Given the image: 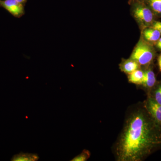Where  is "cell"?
<instances>
[{
	"label": "cell",
	"instance_id": "cell-13",
	"mask_svg": "<svg viewBox=\"0 0 161 161\" xmlns=\"http://www.w3.org/2000/svg\"><path fill=\"white\" fill-rule=\"evenodd\" d=\"M90 156H91V153L88 150L85 149L80 154L75 157L71 161H86L90 158Z\"/></svg>",
	"mask_w": 161,
	"mask_h": 161
},
{
	"label": "cell",
	"instance_id": "cell-4",
	"mask_svg": "<svg viewBox=\"0 0 161 161\" xmlns=\"http://www.w3.org/2000/svg\"><path fill=\"white\" fill-rule=\"evenodd\" d=\"M0 6L16 18H21L25 14L24 5L17 0H0Z\"/></svg>",
	"mask_w": 161,
	"mask_h": 161
},
{
	"label": "cell",
	"instance_id": "cell-1",
	"mask_svg": "<svg viewBox=\"0 0 161 161\" xmlns=\"http://www.w3.org/2000/svg\"><path fill=\"white\" fill-rule=\"evenodd\" d=\"M112 150L117 161H143L161 150V126L143 102L127 110L122 129Z\"/></svg>",
	"mask_w": 161,
	"mask_h": 161
},
{
	"label": "cell",
	"instance_id": "cell-12",
	"mask_svg": "<svg viewBox=\"0 0 161 161\" xmlns=\"http://www.w3.org/2000/svg\"><path fill=\"white\" fill-rule=\"evenodd\" d=\"M147 95H149L157 103L161 105V80H157L155 85Z\"/></svg>",
	"mask_w": 161,
	"mask_h": 161
},
{
	"label": "cell",
	"instance_id": "cell-11",
	"mask_svg": "<svg viewBox=\"0 0 161 161\" xmlns=\"http://www.w3.org/2000/svg\"><path fill=\"white\" fill-rule=\"evenodd\" d=\"M39 156L35 153H24L20 152L19 154L14 155L11 159L12 161H36L38 160Z\"/></svg>",
	"mask_w": 161,
	"mask_h": 161
},
{
	"label": "cell",
	"instance_id": "cell-16",
	"mask_svg": "<svg viewBox=\"0 0 161 161\" xmlns=\"http://www.w3.org/2000/svg\"><path fill=\"white\" fill-rule=\"evenodd\" d=\"M157 60L159 69L160 71L161 72V53L158 57Z\"/></svg>",
	"mask_w": 161,
	"mask_h": 161
},
{
	"label": "cell",
	"instance_id": "cell-14",
	"mask_svg": "<svg viewBox=\"0 0 161 161\" xmlns=\"http://www.w3.org/2000/svg\"><path fill=\"white\" fill-rule=\"evenodd\" d=\"M151 27H153L154 29L157 30L160 33L161 35V21H157L156 20L153 23Z\"/></svg>",
	"mask_w": 161,
	"mask_h": 161
},
{
	"label": "cell",
	"instance_id": "cell-9",
	"mask_svg": "<svg viewBox=\"0 0 161 161\" xmlns=\"http://www.w3.org/2000/svg\"><path fill=\"white\" fill-rule=\"evenodd\" d=\"M144 77V70L142 68L136 70L128 75L129 82L139 86H141Z\"/></svg>",
	"mask_w": 161,
	"mask_h": 161
},
{
	"label": "cell",
	"instance_id": "cell-7",
	"mask_svg": "<svg viewBox=\"0 0 161 161\" xmlns=\"http://www.w3.org/2000/svg\"><path fill=\"white\" fill-rule=\"evenodd\" d=\"M160 33L153 27H147L142 31V37L148 43L154 46L161 37Z\"/></svg>",
	"mask_w": 161,
	"mask_h": 161
},
{
	"label": "cell",
	"instance_id": "cell-5",
	"mask_svg": "<svg viewBox=\"0 0 161 161\" xmlns=\"http://www.w3.org/2000/svg\"><path fill=\"white\" fill-rule=\"evenodd\" d=\"M142 69L144 70V77L142 83L139 86L144 90L147 95L155 85L157 80L153 69L152 64Z\"/></svg>",
	"mask_w": 161,
	"mask_h": 161
},
{
	"label": "cell",
	"instance_id": "cell-6",
	"mask_svg": "<svg viewBox=\"0 0 161 161\" xmlns=\"http://www.w3.org/2000/svg\"><path fill=\"white\" fill-rule=\"evenodd\" d=\"M143 104L157 123L161 126V105L157 103L149 95L144 101Z\"/></svg>",
	"mask_w": 161,
	"mask_h": 161
},
{
	"label": "cell",
	"instance_id": "cell-10",
	"mask_svg": "<svg viewBox=\"0 0 161 161\" xmlns=\"http://www.w3.org/2000/svg\"><path fill=\"white\" fill-rule=\"evenodd\" d=\"M156 18H161V0H142Z\"/></svg>",
	"mask_w": 161,
	"mask_h": 161
},
{
	"label": "cell",
	"instance_id": "cell-15",
	"mask_svg": "<svg viewBox=\"0 0 161 161\" xmlns=\"http://www.w3.org/2000/svg\"><path fill=\"white\" fill-rule=\"evenodd\" d=\"M154 46L156 49L161 52V36L159 38V39L158 41H157V42L156 43Z\"/></svg>",
	"mask_w": 161,
	"mask_h": 161
},
{
	"label": "cell",
	"instance_id": "cell-2",
	"mask_svg": "<svg viewBox=\"0 0 161 161\" xmlns=\"http://www.w3.org/2000/svg\"><path fill=\"white\" fill-rule=\"evenodd\" d=\"M156 56L154 46L146 41L142 36L130 58L136 61L142 68H144L152 64Z\"/></svg>",
	"mask_w": 161,
	"mask_h": 161
},
{
	"label": "cell",
	"instance_id": "cell-3",
	"mask_svg": "<svg viewBox=\"0 0 161 161\" xmlns=\"http://www.w3.org/2000/svg\"><path fill=\"white\" fill-rule=\"evenodd\" d=\"M131 12L142 30L152 26L156 17L142 0H130Z\"/></svg>",
	"mask_w": 161,
	"mask_h": 161
},
{
	"label": "cell",
	"instance_id": "cell-17",
	"mask_svg": "<svg viewBox=\"0 0 161 161\" xmlns=\"http://www.w3.org/2000/svg\"><path fill=\"white\" fill-rule=\"evenodd\" d=\"M18 2L23 4V5L25 6V4L27 2V0H17Z\"/></svg>",
	"mask_w": 161,
	"mask_h": 161
},
{
	"label": "cell",
	"instance_id": "cell-8",
	"mask_svg": "<svg viewBox=\"0 0 161 161\" xmlns=\"http://www.w3.org/2000/svg\"><path fill=\"white\" fill-rule=\"evenodd\" d=\"M119 67L120 70L127 75L136 70L142 68L140 64L136 61L131 58L123 60L119 64Z\"/></svg>",
	"mask_w": 161,
	"mask_h": 161
}]
</instances>
